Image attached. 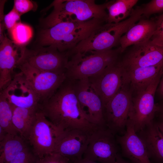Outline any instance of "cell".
<instances>
[{"mask_svg": "<svg viewBox=\"0 0 163 163\" xmlns=\"http://www.w3.org/2000/svg\"><path fill=\"white\" fill-rule=\"evenodd\" d=\"M39 108L62 132L73 129L93 132L99 127L89 122L84 114L75 93V80L66 78L55 93L40 104Z\"/></svg>", "mask_w": 163, "mask_h": 163, "instance_id": "1", "label": "cell"}, {"mask_svg": "<svg viewBox=\"0 0 163 163\" xmlns=\"http://www.w3.org/2000/svg\"><path fill=\"white\" fill-rule=\"evenodd\" d=\"M106 20L94 18L83 22H64L38 32L35 47L53 45L61 52L67 53L86 38Z\"/></svg>", "mask_w": 163, "mask_h": 163, "instance_id": "2", "label": "cell"}, {"mask_svg": "<svg viewBox=\"0 0 163 163\" xmlns=\"http://www.w3.org/2000/svg\"><path fill=\"white\" fill-rule=\"evenodd\" d=\"M107 2L101 4L94 0H56L50 6L53 7L52 12L40 20L42 29L52 27L64 22H83L92 19L107 21Z\"/></svg>", "mask_w": 163, "mask_h": 163, "instance_id": "3", "label": "cell"}, {"mask_svg": "<svg viewBox=\"0 0 163 163\" xmlns=\"http://www.w3.org/2000/svg\"><path fill=\"white\" fill-rule=\"evenodd\" d=\"M122 53L120 47L103 51L78 52L69 57L65 73L72 80L88 78L118 61Z\"/></svg>", "mask_w": 163, "mask_h": 163, "instance_id": "4", "label": "cell"}, {"mask_svg": "<svg viewBox=\"0 0 163 163\" xmlns=\"http://www.w3.org/2000/svg\"><path fill=\"white\" fill-rule=\"evenodd\" d=\"M137 21L135 16L131 15L119 23H106L95 29L86 38L67 52V55L69 57L78 52L113 49L119 45L121 37Z\"/></svg>", "mask_w": 163, "mask_h": 163, "instance_id": "5", "label": "cell"}, {"mask_svg": "<svg viewBox=\"0 0 163 163\" xmlns=\"http://www.w3.org/2000/svg\"><path fill=\"white\" fill-rule=\"evenodd\" d=\"M133 93L129 85L126 83L103 106L106 126L115 135H122L126 132Z\"/></svg>", "mask_w": 163, "mask_h": 163, "instance_id": "6", "label": "cell"}, {"mask_svg": "<svg viewBox=\"0 0 163 163\" xmlns=\"http://www.w3.org/2000/svg\"><path fill=\"white\" fill-rule=\"evenodd\" d=\"M163 73L161 71L146 87L132 95L129 119L133 123L137 133L154 120L157 112L155 95Z\"/></svg>", "mask_w": 163, "mask_h": 163, "instance_id": "7", "label": "cell"}, {"mask_svg": "<svg viewBox=\"0 0 163 163\" xmlns=\"http://www.w3.org/2000/svg\"><path fill=\"white\" fill-rule=\"evenodd\" d=\"M62 132L39 109L26 141L34 155L40 158L53 152L57 139Z\"/></svg>", "mask_w": 163, "mask_h": 163, "instance_id": "8", "label": "cell"}, {"mask_svg": "<svg viewBox=\"0 0 163 163\" xmlns=\"http://www.w3.org/2000/svg\"><path fill=\"white\" fill-rule=\"evenodd\" d=\"M17 68L23 74L31 85L40 104L49 99L66 78L65 73L59 74L40 70L24 62H20Z\"/></svg>", "mask_w": 163, "mask_h": 163, "instance_id": "9", "label": "cell"}, {"mask_svg": "<svg viewBox=\"0 0 163 163\" xmlns=\"http://www.w3.org/2000/svg\"><path fill=\"white\" fill-rule=\"evenodd\" d=\"M118 145L111 131L107 127H99L92 133L82 158L100 163H116Z\"/></svg>", "mask_w": 163, "mask_h": 163, "instance_id": "10", "label": "cell"}, {"mask_svg": "<svg viewBox=\"0 0 163 163\" xmlns=\"http://www.w3.org/2000/svg\"><path fill=\"white\" fill-rule=\"evenodd\" d=\"M120 59L100 73L88 78L91 87L100 98L103 106L127 82L126 71Z\"/></svg>", "mask_w": 163, "mask_h": 163, "instance_id": "11", "label": "cell"}, {"mask_svg": "<svg viewBox=\"0 0 163 163\" xmlns=\"http://www.w3.org/2000/svg\"><path fill=\"white\" fill-rule=\"evenodd\" d=\"M69 59L66 53L51 45L30 49L26 47L20 62L40 70L62 74L65 73Z\"/></svg>", "mask_w": 163, "mask_h": 163, "instance_id": "12", "label": "cell"}, {"mask_svg": "<svg viewBox=\"0 0 163 163\" xmlns=\"http://www.w3.org/2000/svg\"><path fill=\"white\" fill-rule=\"evenodd\" d=\"M125 52L120 62L126 71L163 63V46L150 40L131 46Z\"/></svg>", "mask_w": 163, "mask_h": 163, "instance_id": "13", "label": "cell"}, {"mask_svg": "<svg viewBox=\"0 0 163 163\" xmlns=\"http://www.w3.org/2000/svg\"><path fill=\"white\" fill-rule=\"evenodd\" d=\"M75 88L81 109L88 121L99 127H107L102 102L91 87L88 78L75 80Z\"/></svg>", "mask_w": 163, "mask_h": 163, "instance_id": "14", "label": "cell"}, {"mask_svg": "<svg viewBox=\"0 0 163 163\" xmlns=\"http://www.w3.org/2000/svg\"><path fill=\"white\" fill-rule=\"evenodd\" d=\"M11 105L27 108H39L38 97L23 74L15 72L8 85L0 91Z\"/></svg>", "mask_w": 163, "mask_h": 163, "instance_id": "15", "label": "cell"}, {"mask_svg": "<svg viewBox=\"0 0 163 163\" xmlns=\"http://www.w3.org/2000/svg\"><path fill=\"white\" fill-rule=\"evenodd\" d=\"M93 131L73 129L62 132L57 139L53 152L61 155L73 162L81 160Z\"/></svg>", "mask_w": 163, "mask_h": 163, "instance_id": "16", "label": "cell"}, {"mask_svg": "<svg viewBox=\"0 0 163 163\" xmlns=\"http://www.w3.org/2000/svg\"><path fill=\"white\" fill-rule=\"evenodd\" d=\"M0 91L12 80L15 69L21 60L26 46L18 45L5 35L0 42Z\"/></svg>", "mask_w": 163, "mask_h": 163, "instance_id": "17", "label": "cell"}, {"mask_svg": "<svg viewBox=\"0 0 163 163\" xmlns=\"http://www.w3.org/2000/svg\"><path fill=\"white\" fill-rule=\"evenodd\" d=\"M116 137L123 157L128 159L131 163H151L145 146L135 132L130 120L127 121L124 134L116 135Z\"/></svg>", "mask_w": 163, "mask_h": 163, "instance_id": "18", "label": "cell"}, {"mask_svg": "<svg viewBox=\"0 0 163 163\" xmlns=\"http://www.w3.org/2000/svg\"><path fill=\"white\" fill-rule=\"evenodd\" d=\"M136 133L144 143L151 163H163V134L155 121Z\"/></svg>", "mask_w": 163, "mask_h": 163, "instance_id": "19", "label": "cell"}, {"mask_svg": "<svg viewBox=\"0 0 163 163\" xmlns=\"http://www.w3.org/2000/svg\"><path fill=\"white\" fill-rule=\"evenodd\" d=\"M156 27V20L141 19L121 37L119 42L122 53L129 46L150 40Z\"/></svg>", "mask_w": 163, "mask_h": 163, "instance_id": "20", "label": "cell"}, {"mask_svg": "<svg viewBox=\"0 0 163 163\" xmlns=\"http://www.w3.org/2000/svg\"><path fill=\"white\" fill-rule=\"evenodd\" d=\"M163 70V63L125 70L126 81L133 92L138 91L147 86Z\"/></svg>", "mask_w": 163, "mask_h": 163, "instance_id": "21", "label": "cell"}, {"mask_svg": "<svg viewBox=\"0 0 163 163\" xmlns=\"http://www.w3.org/2000/svg\"><path fill=\"white\" fill-rule=\"evenodd\" d=\"M11 105L13 125L19 135L26 141L36 113L39 108H27Z\"/></svg>", "mask_w": 163, "mask_h": 163, "instance_id": "22", "label": "cell"}, {"mask_svg": "<svg viewBox=\"0 0 163 163\" xmlns=\"http://www.w3.org/2000/svg\"><path fill=\"white\" fill-rule=\"evenodd\" d=\"M28 147L27 141L19 135L7 133L0 141V163H9Z\"/></svg>", "mask_w": 163, "mask_h": 163, "instance_id": "23", "label": "cell"}, {"mask_svg": "<svg viewBox=\"0 0 163 163\" xmlns=\"http://www.w3.org/2000/svg\"><path fill=\"white\" fill-rule=\"evenodd\" d=\"M137 0H116L107 2V22L117 23L125 20L130 15Z\"/></svg>", "mask_w": 163, "mask_h": 163, "instance_id": "24", "label": "cell"}, {"mask_svg": "<svg viewBox=\"0 0 163 163\" xmlns=\"http://www.w3.org/2000/svg\"><path fill=\"white\" fill-rule=\"evenodd\" d=\"M0 126L7 133L19 134L12 122V111L11 104L0 92Z\"/></svg>", "mask_w": 163, "mask_h": 163, "instance_id": "25", "label": "cell"}, {"mask_svg": "<svg viewBox=\"0 0 163 163\" xmlns=\"http://www.w3.org/2000/svg\"><path fill=\"white\" fill-rule=\"evenodd\" d=\"M12 40L18 45L24 46L33 36V30L29 25L20 21L17 23L9 33Z\"/></svg>", "mask_w": 163, "mask_h": 163, "instance_id": "26", "label": "cell"}, {"mask_svg": "<svg viewBox=\"0 0 163 163\" xmlns=\"http://www.w3.org/2000/svg\"><path fill=\"white\" fill-rule=\"evenodd\" d=\"M141 6L142 16L148 18L153 14L163 12V0H152Z\"/></svg>", "mask_w": 163, "mask_h": 163, "instance_id": "27", "label": "cell"}, {"mask_svg": "<svg viewBox=\"0 0 163 163\" xmlns=\"http://www.w3.org/2000/svg\"><path fill=\"white\" fill-rule=\"evenodd\" d=\"M38 5L35 2L29 0H14L13 8L21 16L29 11H35Z\"/></svg>", "mask_w": 163, "mask_h": 163, "instance_id": "28", "label": "cell"}, {"mask_svg": "<svg viewBox=\"0 0 163 163\" xmlns=\"http://www.w3.org/2000/svg\"><path fill=\"white\" fill-rule=\"evenodd\" d=\"M21 16L13 8L7 14L4 15L3 22L9 34L16 24L21 21Z\"/></svg>", "mask_w": 163, "mask_h": 163, "instance_id": "29", "label": "cell"}, {"mask_svg": "<svg viewBox=\"0 0 163 163\" xmlns=\"http://www.w3.org/2000/svg\"><path fill=\"white\" fill-rule=\"evenodd\" d=\"M156 27L150 40L153 43L163 46V13L156 20Z\"/></svg>", "mask_w": 163, "mask_h": 163, "instance_id": "30", "label": "cell"}, {"mask_svg": "<svg viewBox=\"0 0 163 163\" xmlns=\"http://www.w3.org/2000/svg\"><path fill=\"white\" fill-rule=\"evenodd\" d=\"M37 163H74L68 158L53 152L40 158H37Z\"/></svg>", "mask_w": 163, "mask_h": 163, "instance_id": "31", "label": "cell"}, {"mask_svg": "<svg viewBox=\"0 0 163 163\" xmlns=\"http://www.w3.org/2000/svg\"><path fill=\"white\" fill-rule=\"evenodd\" d=\"M36 156L29 147L18 154L9 163H24Z\"/></svg>", "mask_w": 163, "mask_h": 163, "instance_id": "32", "label": "cell"}, {"mask_svg": "<svg viewBox=\"0 0 163 163\" xmlns=\"http://www.w3.org/2000/svg\"><path fill=\"white\" fill-rule=\"evenodd\" d=\"M156 92L158 95L163 99V73L158 86Z\"/></svg>", "mask_w": 163, "mask_h": 163, "instance_id": "33", "label": "cell"}, {"mask_svg": "<svg viewBox=\"0 0 163 163\" xmlns=\"http://www.w3.org/2000/svg\"><path fill=\"white\" fill-rule=\"evenodd\" d=\"M156 105L157 112L156 115L163 116V99Z\"/></svg>", "mask_w": 163, "mask_h": 163, "instance_id": "34", "label": "cell"}, {"mask_svg": "<svg viewBox=\"0 0 163 163\" xmlns=\"http://www.w3.org/2000/svg\"><path fill=\"white\" fill-rule=\"evenodd\" d=\"M158 120L155 121L160 130L163 134V116H158Z\"/></svg>", "mask_w": 163, "mask_h": 163, "instance_id": "35", "label": "cell"}, {"mask_svg": "<svg viewBox=\"0 0 163 163\" xmlns=\"http://www.w3.org/2000/svg\"><path fill=\"white\" fill-rule=\"evenodd\" d=\"M116 163H131L129 161L125 160L121 156L120 153H118L116 158Z\"/></svg>", "mask_w": 163, "mask_h": 163, "instance_id": "36", "label": "cell"}, {"mask_svg": "<svg viewBox=\"0 0 163 163\" xmlns=\"http://www.w3.org/2000/svg\"><path fill=\"white\" fill-rule=\"evenodd\" d=\"M74 163H100L96 161H91L82 158L74 162Z\"/></svg>", "mask_w": 163, "mask_h": 163, "instance_id": "37", "label": "cell"}, {"mask_svg": "<svg viewBox=\"0 0 163 163\" xmlns=\"http://www.w3.org/2000/svg\"><path fill=\"white\" fill-rule=\"evenodd\" d=\"M7 133L0 126V141L5 138Z\"/></svg>", "mask_w": 163, "mask_h": 163, "instance_id": "38", "label": "cell"}, {"mask_svg": "<svg viewBox=\"0 0 163 163\" xmlns=\"http://www.w3.org/2000/svg\"><path fill=\"white\" fill-rule=\"evenodd\" d=\"M37 158L35 157L24 163H37Z\"/></svg>", "mask_w": 163, "mask_h": 163, "instance_id": "39", "label": "cell"}]
</instances>
